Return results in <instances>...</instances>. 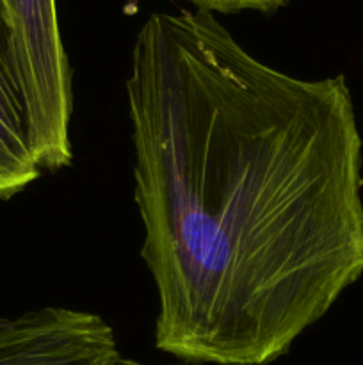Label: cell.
<instances>
[{"instance_id": "1", "label": "cell", "mask_w": 363, "mask_h": 365, "mask_svg": "<svg viewBox=\"0 0 363 365\" xmlns=\"http://www.w3.org/2000/svg\"><path fill=\"white\" fill-rule=\"evenodd\" d=\"M155 346L267 365L363 274L362 135L344 75L298 78L206 11L153 13L125 81Z\"/></svg>"}, {"instance_id": "2", "label": "cell", "mask_w": 363, "mask_h": 365, "mask_svg": "<svg viewBox=\"0 0 363 365\" xmlns=\"http://www.w3.org/2000/svg\"><path fill=\"white\" fill-rule=\"evenodd\" d=\"M27 103L31 145L39 168L70 166L73 84L57 18V0H0Z\"/></svg>"}, {"instance_id": "3", "label": "cell", "mask_w": 363, "mask_h": 365, "mask_svg": "<svg viewBox=\"0 0 363 365\" xmlns=\"http://www.w3.org/2000/svg\"><path fill=\"white\" fill-rule=\"evenodd\" d=\"M116 337L103 317L45 307L0 316V365H112Z\"/></svg>"}, {"instance_id": "4", "label": "cell", "mask_w": 363, "mask_h": 365, "mask_svg": "<svg viewBox=\"0 0 363 365\" xmlns=\"http://www.w3.org/2000/svg\"><path fill=\"white\" fill-rule=\"evenodd\" d=\"M39 175L13 38L0 6V200L13 198Z\"/></svg>"}, {"instance_id": "5", "label": "cell", "mask_w": 363, "mask_h": 365, "mask_svg": "<svg viewBox=\"0 0 363 365\" xmlns=\"http://www.w3.org/2000/svg\"><path fill=\"white\" fill-rule=\"evenodd\" d=\"M196 6V9L206 13H241V11H258V13H273L283 7L288 0H185Z\"/></svg>"}, {"instance_id": "6", "label": "cell", "mask_w": 363, "mask_h": 365, "mask_svg": "<svg viewBox=\"0 0 363 365\" xmlns=\"http://www.w3.org/2000/svg\"><path fill=\"white\" fill-rule=\"evenodd\" d=\"M112 365H146V364H141V362H135V360H130V359H123V356H120V359L116 360Z\"/></svg>"}]
</instances>
